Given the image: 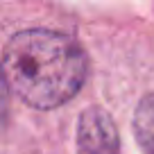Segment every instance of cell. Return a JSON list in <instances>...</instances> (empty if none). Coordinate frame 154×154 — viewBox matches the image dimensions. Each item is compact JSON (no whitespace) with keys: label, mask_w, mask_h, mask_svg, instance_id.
I'll return each mask as SVG.
<instances>
[{"label":"cell","mask_w":154,"mask_h":154,"mask_svg":"<svg viewBox=\"0 0 154 154\" xmlns=\"http://www.w3.org/2000/svg\"><path fill=\"white\" fill-rule=\"evenodd\" d=\"M77 154H120L116 122L102 106H88L79 116Z\"/></svg>","instance_id":"obj_2"},{"label":"cell","mask_w":154,"mask_h":154,"mask_svg":"<svg viewBox=\"0 0 154 154\" xmlns=\"http://www.w3.org/2000/svg\"><path fill=\"white\" fill-rule=\"evenodd\" d=\"M134 134L143 154H154V93H147L136 106Z\"/></svg>","instance_id":"obj_3"},{"label":"cell","mask_w":154,"mask_h":154,"mask_svg":"<svg viewBox=\"0 0 154 154\" xmlns=\"http://www.w3.org/2000/svg\"><path fill=\"white\" fill-rule=\"evenodd\" d=\"M5 82L25 104L57 109L79 93L88 77V59L72 36L57 29H20L2 52Z\"/></svg>","instance_id":"obj_1"}]
</instances>
